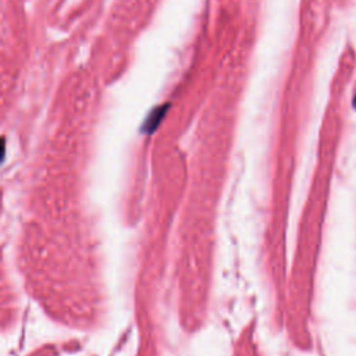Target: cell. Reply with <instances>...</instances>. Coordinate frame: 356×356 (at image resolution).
<instances>
[{
  "mask_svg": "<svg viewBox=\"0 0 356 356\" xmlns=\"http://www.w3.org/2000/svg\"><path fill=\"white\" fill-rule=\"evenodd\" d=\"M4 150H6V141L4 138H0V160L4 156Z\"/></svg>",
  "mask_w": 356,
  "mask_h": 356,
  "instance_id": "1",
  "label": "cell"
}]
</instances>
